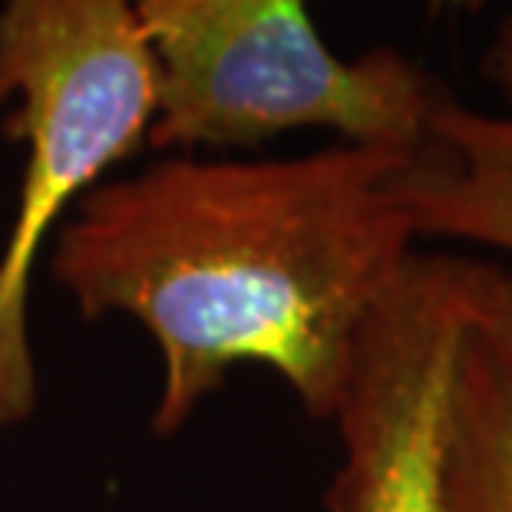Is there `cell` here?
<instances>
[{"instance_id":"obj_1","label":"cell","mask_w":512,"mask_h":512,"mask_svg":"<svg viewBox=\"0 0 512 512\" xmlns=\"http://www.w3.org/2000/svg\"><path fill=\"white\" fill-rule=\"evenodd\" d=\"M413 156L354 143L294 159L176 152L86 192L53 235L50 275L83 321L129 314L156 341V437L242 364L271 367L331 420L367 318L417 252L400 202Z\"/></svg>"},{"instance_id":"obj_2","label":"cell","mask_w":512,"mask_h":512,"mask_svg":"<svg viewBox=\"0 0 512 512\" xmlns=\"http://www.w3.org/2000/svg\"><path fill=\"white\" fill-rule=\"evenodd\" d=\"M159 73L126 0H0V126L24 146L0 252V430L37 410L30 291L43 245L149 143Z\"/></svg>"},{"instance_id":"obj_3","label":"cell","mask_w":512,"mask_h":512,"mask_svg":"<svg viewBox=\"0 0 512 512\" xmlns=\"http://www.w3.org/2000/svg\"><path fill=\"white\" fill-rule=\"evenodd\" d=\"M159 73V152L252 149L294 129L420 152L446 86L394 47L347 60L308 0H126Z\"/></svg>"},{"instance_id":"obj_4","label":"cell","mask_w":512,"mask_h":512,"mask_svg":"<svg viewBox=\"0 0 512 512\" xmlns=\"http://www.w3.org/2000/svg\"><path fill=\"white\" fill-rule=\"evenodd\" d=\"M489 261L413 252L357 341L334 417L344 460L328 512H453L446 430Z\"/></svg>"},{"instance_id":"obj_5","label":"cell","mask_w":512,"mask_h":512,"mask_svg":"<svg viewBox=\"0 0 512 512\" xmlns=\"http://www.w3.org/2000/svg\"><path fill=\"white\" fill-rule=\"evenodd\" d=\"M499 110L479 113L446 96L430 136L400 176V202L417 238L499 248L512 258V14L483 57Z\"/></svg>"},{"instance_id":"obj_6","label":"cell","mask_w":512,"mask_h":512,"mask_svg":"<svg viewBox=\"0 0 512 512\" xmlns=\"http://www.w3.org/2000/svg\"><path fill=\"white\" fill-rule=\"evenodd\" d=\"M446 486L453 512H512V377L476 321L456 361Z\"/></svg>"},{"instance_id":"obj_7","label":"cell","mask_w":512,"mask_h":512,"mask_svg":"<svg viewBox=\"0 0 512 512\" xmlns=\"http://www.w3.org/2000/svg\"><path fill=\"white\" fill-rule=\"evenodd\" d=\"M476 331L512 377V258L506 265H489Z\"/></svg>"},{"instance_id":"obj_8","label":"cell","mask_w":512,"mask_h":512,"mask_svg":"<svg viewBox=\"0 0 512 512\" xmlns=\"http://www.w3.org/2000/svg\"><path fill=\"white\" fill-rule=\"evenodd\" d=\"M489 0H427L433 14H476L483 10Z\"/></svg>"}]
</instances>
